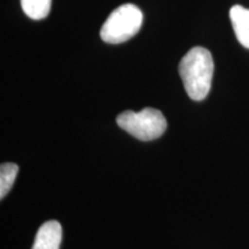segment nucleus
I'll list each match as a JSON object with an SVG mask.
<instances>
[{"label":"nucleus","mask_w":249,"mask_h":249,"mask_svg":"<svg viewBox=\"0 0 249 249\" xmlns=\"http://www.w3.org/2000/svg\"><path fill=\"white\" fill-rule=\"evenodd\" d=\"M179 74L189 98L203 101L210 91L213 75V59L209 50L202 46L189 50L180 61Z\"/></svg>","instance_id":"obj_1"},{"label":"nucleus","mask_w":249,"mask_h":249,"mask_svg":"<svg viewBox=\"0 0 249 249\" xmlns=\"http://www.w3.org/2000/svg\"><path fill=\"white\" fill-rule=\"evenodd\" d=\"M143 23V14L138 6L124 4L108 15L101 28V38L108 44L127 42L139 33Z\"/></svg>","instance_id":"obj_2"},{"label":"nucleus","mask_w":249,"mask_h":249,"mask_svg":"<svg viewBox=\"0 0 249 249\" xmlns=\"http://www.w3.org/2000/svg\"><path fill=\"white\" fill-rule=\"evenodd\" d=\"M117 124L140 141H152L160 138L167 127L164 114L152 107H145L140 112L124 111L117 117Z\"/></svg>","instance_id":"obj_3"},{"label":"nucleus","mask_w":249,"mask_h":249,"mask_svg":"<svg viewBox=\"0 0 249 249\" xmlns=\"http://www.w3.org/2000/svg\"><path fill=\"white\" fill-rule=\"evenodd\" d=\"M62 229L57 220H49L39 227L31 249H59Z\"/></svg>","instance_id":"obj_4"},{"label":"nucleus","mask_w":249,"mask_h":249,"mask_svg":"<svg viewBox=\"0 0 249 249\" xmlns=\"http://www.w3.org/2000/svg\"><path fill=\"white\" fill-rule=\"evenodd\" d=\"M230 18L239 43L249 49V9L240 5L232 6L230 9Z\"/></svg>","instance_id":"obj_5"},{"label":"nucleus","mask_w":249,"mask_h":249,"mask_svg":"<svg viewBox=\"0 0 249 249\" xmlns=\"http://www.w3.org/2000/svg\"><path fill=\"white\" fill-rule=\"evenodd\" d=\"M51 4L52 0H21L23 12L33 20H42L48 17Z\"/></svg>","instance_id":"obj_6"},{"label":"nucleus","mask_w":249,"mask_h":249,"mask_svg":"<svg viewBox=\"0 0 249 249\" xmlns=\"http://www.w3.org/2000/svg\"><path fill=\"white\" fill-rule=\"evenodd\" d=\"M18 166L14 163H4L0 166V198H4L15 181Z\"/></svg>","instance_id":"obj_7"}]
</instances>
